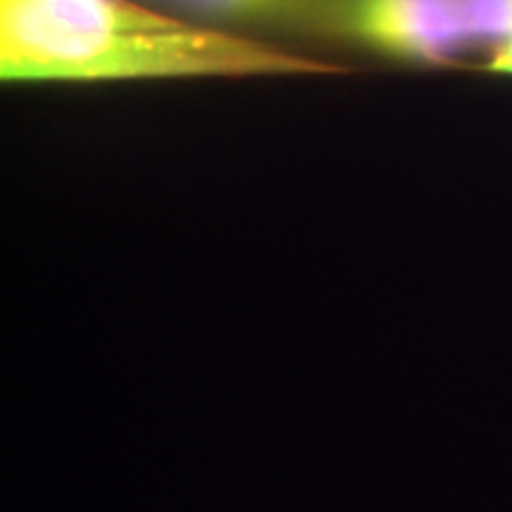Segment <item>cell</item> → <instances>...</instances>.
<instances>
[{
    "label": "cell",
    "instance_id": "1",
    "mask_svg": "<svg viewBox=\"0 0 512 512\" xmlns=\"http://www.w3.org/2000/svg\"><path fill=\"white\" fill-rule=\"evenodd\" d=\"M335 67L131 0H0L5 81L328 74Z\"/></svg>",
    "mask_w": 512,
    "mask_h": 512
},
{
    "label": "cell",
    "instance_id": "2",
    "mask_svg": "<svg viewBox=\"0 0 512 512\" xmlns=\"http://www.w3.org/2000/svg\"><path fill=\"white\" fill-rule=\"evenodd\" d=\"M339 24L392 57L411 62H448L467 46L460 0H342Z\"/></svg>",
    "mask_w": 512,
    "mask_h": 512
},
{
    "label": "cell",
    "instance_id": "3",
    "mask_svg": "<svg viewBox=\"0 0 512 512\" xmlns=\"http://www.w3.org/2000/svg\"><path fill=\"white\" fill-rule=\"evenodd\" d=\"M467 46H496L512 41V0H460Z\"/></svg>",
    "mask_w": 512,
    "mask_h": 512
},
{
    "label": "cell",
    "instance_id": "4",
    "mask_svg": "<svg viewBox=\"0 0 512 512\" xmlns=\"http://www.w3.org/2000/svg\"><path fill=\"white\" fill-rule=\"evenodd\" d=\"M169 3L209 17L261 22V19L290 15V12L302 8L304 0H169Z\"/></svg>",
    "mask_w": 512,
    "mask_h": 512
},
{
    "label": "cell",
    "instance_id": "5",
    "mask_svg": "<svg viewBox=\"0 0 512 512\" xmlns=\"http://www.w3.org/2000/svg\"><path fill=\"white\" fill-rule=\"evenodd\" d=\"M491 72H501V74H512V41L505 43L494 53L491 57V64H489Z\"/></svg>",
    "mask_w": 512,
    "mask_h": 512
}]
</instances>
